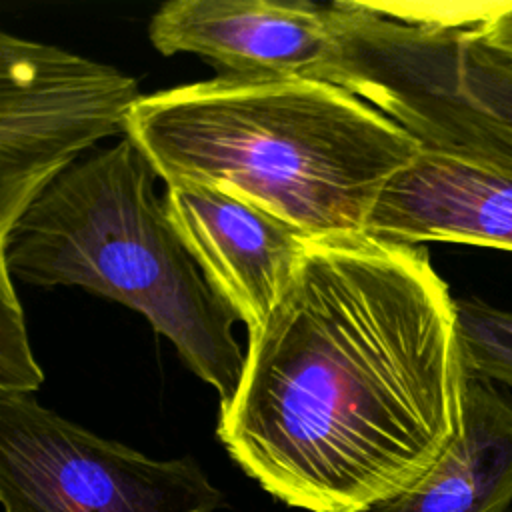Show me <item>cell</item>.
Wrapping results in <instances>:
<instances>
[{"label": "cell", "instance_id": "cell-1", "mask_svg": "<svg viewBox=\"0 0 512 512\" xmlns=\"http://www.w3.org/2000/svg\"><path fill=\"white\" fill-rule=\"evenodd\" d=\"M464 376L454 298L426 248L320 238L248 334L216 434L282 504L370 512L454 442Z\"/></svg>", "mask_w": 512, "mask_h": 512}, {"label": "cell", "instance_id": "cell-2", "mask_svg": "<svg viewBox=\"0 0 512 512\" xmlns=\"http://www.w3.org/2000/svg\"><path fill=\"white\" fill-rule=\"evenodd\" d=\"M156 176L232 192L312 240L366 234L386 184L420 152L334 84L228 74L140 94L124 124Z\"/></svg>", "mask_w": 512, "mask_h": 512}, {"label": "cell", "instance_id": "cell-3", "mask_svg": "<svg viewBox=\"0 0 512 512\" xmlns=\"http://www.w3.org/2000/svg\"><path fill=\"white\" fill-rule=\"evenodd\" d=\"M156 178L126 136L80 156L16 222L8 268L20 282L78 286L140 312L226 404L244 364L236 316L176 234Z\"/></svg>", "mask_w": 512, "mask_h": 512}, {"label": "cell", "instance_id": "cell-4", "mask_svg": "<svg viewBox=\"0 0 512 512\" xmlns=\"http://www.w3.org/2000/svg\"><path fill=\"white\" fill-rule=\"evenodd\" d=\"M138 96V82L110 64L0 30V396L44 382L8 268L10 234L54 176L124 134Z\"/></svg>", "mask_w": 512, "mask_h": 512}, {"label": "cell", "instance_id": "cell-5", "mask_svg": "<svg viewBox=\"0 0 512 512\" xmlns=\"http://www.w3.org/2000/svg\"><path fill=\"white\" fill-rule=\"evenodd\" d=\"M488 2L446 20H398L364 46L354 96L394 120L420 146L512 164V56L478 22Z\"/></svg>", "mask_w": 512, "mask_h": 512}, {"label": "cell", "instance_id": "cell-6", "mask_svg": "<svg viewBox=\"0 0 512 512\" xmlns=\"http://www.w3.org/2000/svg\"><path fill=\"white\" fill-rule=\"evenodd\" d=\"M4 512H214L222 492L196 460H158L40 406L0 396Z\"/></svg>", "mask_w": 512, "mask_h": 512}, {"label": "cell", "instance_id": "cell-7", "mask_svg": "<svg viewBox=\"0 0 512 512\" xmlns=\"http://www.w3.org/2000/svg\"><path fill=\"white\" fill-rule=\"evenodd\" d=\"M164 54H196L228 74L326 82L338 60L334 4L308 0H172L150 22Z\"/></svg>", "mask_w": 512, "mask_h": 512}, {"label": "cell", "instance_id": "cell-8", "mask_svg": "<svg viewBox=\"0 0 512 512\" xmlns=\"http://www.w3.org/2000/svg\"><path fill=\"white\" fill-rule=\"evenodd\" d=\"M162 200L210 288L254 332L282 298L312 238L218 186L170 182Z\"/></svg>", "mask_w": 512, "mask_h": 512}, {"label": "cell", "instance_id": "cell-9", "mask_svg": "<svg viewBox=\"0 0 512 512\" xmlns=\"http://www.w3.org/2000/svg\"><path fill=\"white\" fill-rule=\"evenodd\" d=\"M366 234L392 244L512 250V168L420 146L382 190Z\"/></svg>", "mask_w": 512, "mask_h": 512}, {"label": "cell", "instance_id": "cell-10", "mask_svg": "<svg viewBox=\"0 0 512 512\" xmlns=\"http://www.w3.org/2000/svg\"><path fill=\"white\" fill-rule=\"evenodd\" d=\"M512 398L496 382L466 374L460 430L410 490L370 512H510Z\"/></svg>", "mask_w": 512, "mask_h": 512}, {"label": "cell", "instance_id": "cell-11", "mask_svg": "<svg viewBox=\"0 0 512 512\" xmlns=\"http://www.w3.org/2000/svg\"><path fill=\"white\" fill-rule=\"evenodd\" d=\"M464 372L512 386V310L478 298L454 300Z\"/></svg>", "mask_w": 512, "mask_h": 512}, {"label": "cell", "instance_id": "cell-12", "mask_svg": "<svg viewBox=\"0 0 512 512\" xmlns=\"http://www.w3.org/2000/svg\"><path fill=\"white\" fill-rule=\"evenodd\" d=\"M482 36L494 48L512 56V2H502L484 22Z\"/></svg>", "mask_w": 512, "mask_h": 512}]
</instances>
